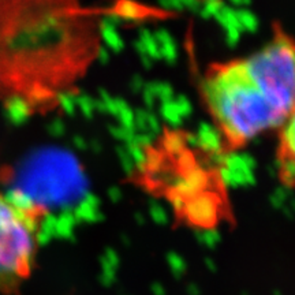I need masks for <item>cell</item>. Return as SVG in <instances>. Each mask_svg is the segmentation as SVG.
Here are the masks:
<instances>
[{
	"instance_id": "1",
	"label": "cell",
	"mask_w": 295,
	"mask_h": 295,
	"mask_svg": "<svg viewBox=\"0 0 295 295\" xmlns=\"http://www.w3.org/2000/svg\"><path fill=\"white\" fill-rule=\"evenodd\" d=\"M204 99L227 145L238 149L294 119V46L286 34L247 58L212 66Z\"/></svg>"
},
{
	"instance_id": "2",
	"label": "cell",
	"mask_w": 295,
	"mask_h": 295,
	"mask_svg": "<svg viewBox=\"0 0 295 295\" xmlns=\"http://www.w3.org/2000/svg\"><path fill=\"white\" fill-rule=\"evenodd\" d=\"M41 209L21 190L0 193V286L19 282L33 266Z\"/></svg>"
},
{
	"instance_id": "3",
	"label": "cell",
	"mask_w": 295,
	"mask_h": 295,
	"mask_svg": "<svg viewBox=\"0 0 295 295\" xmlns=\"http://www.w3.org/2000/svg\"><path fill=\"white\" fill-rule=\"evenodd\" d=\"M201 3H212V2H219V0H198Z\"/></svg>"
}]
</instances>
